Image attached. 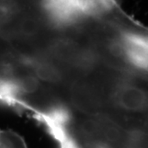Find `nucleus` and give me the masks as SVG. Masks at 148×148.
I'll use <instances>...</instances> for the list:
<instances>
[{
    "label": "nucleus",
    "mask_w": 148,
    "mask_h": 148,
    "mask_svg": "<svg viewBox=\"0 0 148 148\" xmlns=\"http://www.w3.org/2000/svg\"><path fill=\"white\" fill-rule=\"evenodd\" d=\"M0 148H28L24 138L11 129H0Z\"/></svg>",
    "instance_id": "1"
}]
</instances>
